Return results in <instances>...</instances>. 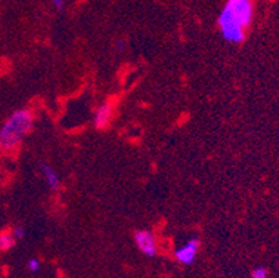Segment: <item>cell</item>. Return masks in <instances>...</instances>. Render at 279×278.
<instances>
[{"mask_svg": "<svg viewBox=\"0 0 279 278\" xmlns=\"http://www.w3.org/2000/svg\"><path fill=\"white\" fill-rule=\"evenodd\" d=\"M41 267V262H39L38 259H31L29 262H28V270L29 271H32V273H36Z\"/></svg>", "mask_w": 279, "mask_h": 278, "instance_id": "obj_9", "label": "cell"}, {"mask_svg": "<svg viewBox=\"0 0 279 278\" xmlns=\"http://www.w3.org/2000/svg\"><path fill=\"white\" fill-rule=\"evenodd\" d=\"M200 249V241L197 238L189 240L185 245L178 248L175 251V259L182 264H192L197 256V252Z\"/></svg>", "mask_w": 279, "mask_h": 278, "instance_id": "obj_4", "label": "cell"}, {"mask_svg": "<svg viewBox=\"0 0 279 278\" xmlns=\"http://www.w3.org/2000/svg\"><path fill=\"white\" fill-rule=\"evenodd\" d=\"M125 48H127V44H125L124 41H118V44H117V49H118L119 52H123V50H125Z\"/></svg>", "mask_w": 279, "mask_h": 278, "instance_id": "obj_12", "label": "cell"}, {"mask_svg": "<svg viewBox=\"0 0 279 278\" xmlns=\"http://www.w3.org/2000/svg\"><path fill=\"white\" fill-rule=\"evenodd\" d=\"M253 20L250 0H226L218 16V27L222 38L232 45L242 44Z\"/></svg>", "mask_w": 279, "mask_h": 278, "instance_id": "obj_1", "label": "cell"}, {"mask_svg": "<svg viewBox=\"0 0 279 278\" xmlns=\"http://www.w3.org/2000/svg\"><path fill=\"white\" fill-rule=\"evenodd\" d=\"M135 244L145 256L153 257L157 253V241L149 229H140L135 232Z\"/></svg>", "mask_w": 279, "mask_h": 278, "instance_id": "obj_3", "label": "cell"}, {"mask_svg": "<svg viewBox=\"0 0 279 278\" xmlns=\"http://www.w3.org/2000/svg\"><path fill=\"white\" fill-rule=\"evenodd\" d=\"M13 235H14V238L16 240H22L24 236H25V229L22 228V227H17L13 231Z\"/></svg>", "mask_w": 279, "mask_h": 278, "instance_id": "obj_10", "label": "cell"}, {"mask_svg": "<svg viewBox=\"0 0 279 278\" xmlns=\"http://www.w3.org/2000/svg\"><path fill=\"white\" fill-rule=\"evenodd\" d=\"M53 2V5L56 9H59V10H61L63 9V5H64V0H52Z\"/></svg>", "mask_w": 279, "mask_h": 278, "instance_id": "obj_11", "label": "cell"}, {"mask_svg": "<svg viewBox=\"0 0 279 278\" xmlns=\"http://www.w3.org/2000/svg\"><path fill=\"white\" fill-rule=\"evenodd\" d=\"M41 173H42L43 178L46 181L48 186L53 192L59 191L60 186H61V182H60L59 174L57 171L48 163H41Z\"/></svg>", "mask_w": 279, "mask_h": 278, "instance_id": "obj_6", "label": "cell"}, {"mask_svg": "<svg viewBox=\"0 0 279 278\" xmlns=\"http://www.w3.org/2000/svg\"><path fill=\"white\" fill-rule=\"evenodd\" d=\"M267 275H268V271L264 267H257L252 271V278H267Z\"/></svg>", "mask_w": 279, "mask_h": 278, "instance_id": "obj_8", "label": "cell"}, {"mask_svg": "<svg viewBox=\"0 0 279 278\" xmlns=\"http://www.w3.org/2000/svg\"><path fill=\"white\" fill-rule=\"evenodd\" d=\"M114 115V104L111 102H104L99 107H97L96 113H95V127L97 130H104L110 126V123L113 120Z\"/></svg>", "mask_w": 279, "mask_h": 278, "instance_id": "obj_5", "label": "cell"}, {"mask_svg": "<svg viewBox=\"0 0 279 278\" xmlns=\"http://www.w3.org/2000/svg\"><path fill=\"white\" fill-rule=\"evenodd\" d=\"M33 127V113L29 109L16 110L5 121L0 130V150L5 153L16 152L21 146L22 139Z\"/></svg>", "mask_w": 279, "mask_h": 278, "instance_id": "obj_2", "label": "cell"}, {"mask_svg": "<svg viewBox=\"0 0 279 278\" xmlns=\"http://www.w3.org/2000/svg\"><path fill=\"white\" fill-rule=\"evenodd\" d=\"M14 235L13 232H2L0 234V251H9L11 246L14 245Z\"/></svg>", "mask_w": 279, "mask_h": 278, "instance_id": "obj_7", "label": "cell"}]
</instances>
